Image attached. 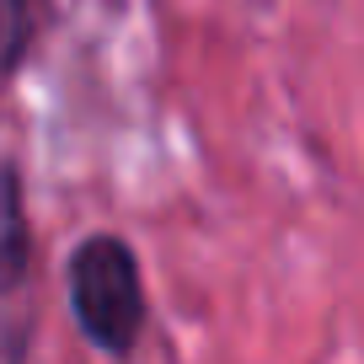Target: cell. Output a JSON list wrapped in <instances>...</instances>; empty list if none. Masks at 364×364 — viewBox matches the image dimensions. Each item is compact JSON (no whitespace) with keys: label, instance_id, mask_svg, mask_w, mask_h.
<instances>
[{"label":"cell","instance_id":"cell-2","mask_svg":"<svg viewBox=\"0 0 364 364\" xmlns=\"http://www.w3.org/2000/svg\"><path fill=\"white\" fill-rule=\"evenodd\" d=\"M33 343V230L22 177L0 161V364H22Z\"/></svg>","mask_w":364,"mask_h":364},{"label":"cell","instance_id":"cell-1","mask_svg":"<svg viewBox=\"0 0 364 364\" xmlns=\"http://www.w3.org/2000/svg\"><path fill=\"white\" fill-rule=\"evenodd\" d=\"M70 316L102 353H129L145 327V284L124 236H86L70 257Z\"/></svg>","mask_w":364,"mask_h":364},{"label":"cell","instance_id":"cell-3","mask_svg":"<svg viewBox=\"0 0 364 364\" xmlns=\"http://www.w3.org/2000/svg\"><path fill=\"white\" fill-rule=\"evenodd\" d=\"M43 22V0H0V75H11L27 59Z\"/></svg>","mask_w":364,"mask_h":364}]
</instances>
